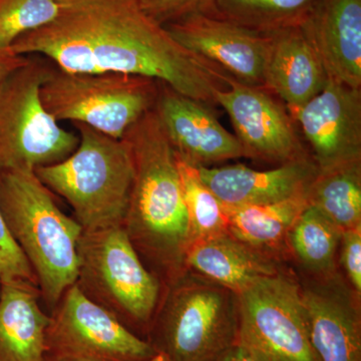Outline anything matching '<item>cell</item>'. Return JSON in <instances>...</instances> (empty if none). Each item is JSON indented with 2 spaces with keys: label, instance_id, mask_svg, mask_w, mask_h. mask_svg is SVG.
<instances>
[{
  "label": "cell",
  "instance_id": "6da1fadb",
  "mask_svg": "<svg viewBox=\"0 0 361 361\" xmlns=\"http://www.w3.org/2000/svg\"><path fill=\"white\" fill-rule=\"evenodd\" d=\"M58 16L11 45L68 73H118L153 78L176 92L216 104L224 75L195 58L137 0H58Z\"/></svg>",
  "mask_w": 361,
  "mask_h": 361
},
{
  "label": "cell",
  "instance_id": "7a4b0ae2",
  "mask_svg": "<svg viewBox=\"0 0 361 361\" xmlns=\"http://www.w3.org/2000/svg\"><path fill=\"white\" fill-rule=\"evenodd\" d=\"M127 142L134 180L123 228L163 287L188 270L191 245L177 157L155 109L130 126Z\"/></svg>",
  "mask_w": 361,
  "mask_h": 361
},
{
  "label": "cell",
  "instance_id": "3957f363",
  "mask_svg": "<svg viewBox=\"0 0 361 361\" xmlns=\"http://www.w3.org/2000/svg\"><path fill=\"white\" fill-rule=\"evenodd\" d=\"M0 211L49 313L77 281L82 226L59 209L35 171L26 169L0 171Z\"/></svg>",
  "mask_w": 361,
  "mask_h": 361
},
{
  "label": "cell",
  "instance_id": "277c9868",
  "mask_svg": "<svg viewBox=\"0 0 361 361\" xmlns=\"http://www.w3.org/2000/svg\"><path fill=\"white\" fill-rule=\"evenodd\" d=\"M238 331L237 293L186 270L163 287L147 341L165 361H219Z\"/></svg>",
  "mask_w": 361,
  "mask_h": 361
},
{
  "label": "cell",
  "instance_id": "5b68a950",
  "mask_svg": "<svg viewBox=\"0 0 361 361\" xmlns=\"http://www.w3.org/2000/svg\"><path fill=\"white\" fill-rule=\"evenodd\" d=\"M77 149L65 160L35 170L51 193L65 199L82 231L123 226L134 164L127 142L80 123Z\"/></svg>",
  "mask_w": 361,
  "mask_h": 361
},
{
  "label": "cell",
  "instance_id": "8992f818",
  "mask_svg": "<svg viewBox=\"0 0 361 361\" xmlns=\"http://www.w3.org/2000/svg\"><path fill=\"white\" fill-rule=\"evenodd\" d=\"M75 284L85 297L146 339L163 292L123 226L82 231Z\"/></svg>",
  "mask_w": 361,
  "mask_h": 361
},
{
  "label": "cell",
  "instance_id": "52a82bcc",
  "mask_svg": "<svg viewBox=\"0 0 361 361\" xmlns=\"http://www.w3.org/2000/svg\"><path fill=\"white\" fill-rule=\"evenodd\" d=\"M54 65L39 56L0 82V171L33 170L65 160L80 137L49 115L40 89Z\"/></svg>",
  "mask_w": 361,
  "mask_h": 361
},
{
  "label": "cell",
  "instance_id": "ba28073f",
  "mask_svg": "<svg viewBox=\"0 0 361 361\" xmlns=\"http://www.w3.org/2000/svg\"><path fill=\"white\" fill-rule=\"evenodd\" d=\"M160 82L118 73H68L54 66L40 89L45 111L122 139L130 126L155 109Z\"/></svg>",
  "mask_w": 361,
  "mask_h": 361
},
{
  "label": "cell",
  "instance_id": "9c48e42d",
  "mask_svg": "<svg viewBox=\"0 0 361 361\" xmlns=\"http://www.w3.org/2000/svg\"><path fill=\"white\" fill-rule=\"evenodd\" d=\"M237 344L256 361H322L310 339L300 282L282 269L239 292Z\"/></svg>",
  "mask_w": 361,
  "mask_h": 361
},
{
  "label": "cell",
  "instance_id": "30bf717a",
  "mask_svg": "<svg viewBox=\"0 0 361 361\" xmlns=\"http://www.w3.org/2000/svg\"><path fill=\"white\" fill-rule=\"evenodd\" d=\"M45 357L73 361H157L161 355L135 336L77 284L66 289L49 312Z\"/></svg>",
  "mask_w": 361,
  "mask_h": 361
},
{
  "label": "cell",
  "instance_id": "8fae6325",
  "mask_svg": "<svg viewBox=\"0 0 361 361\" xmlns=\"http://www.w3.org/2000/svg\"><path fill=\"white\" fill-rule=\"evenodd\" d=\"M225 82L227 87L215 92L216 104L229 116L246 158L282 165L310 154L286 106L271 92L228 75Z\"/></svg>",
  "mask_w": 361,
  "mask_h": 361
},
{
  "label": "cell",
  "instance_id": "7c38bea8",
  "mask_svg": "<svg viewBox=\"0 0 361 361\" xmlns=\"http://www.w3.org/2000/svg\"><path fill=\"white\" fill-rule=\"evenodd\" d=\"M165 28L178 44L207 66L242 84L264 89L268 33L204 14L189 16Z\"/></svg>",
  "mask_w": 361,
  "mask_h": 361
},
{
  "label": "cell",
  "instance_id": "4fadbf2b",
  "mask_svg": "<svg viewBox=\"0 0 361 361\" xmlns=\"http://www.w3.org/2000/svg\"><path fill=\"white\" fill-rule=\"evenodd\" d=\"M288 111L318 168L361 159V89L329 78L319 94Z\"/></svg>",
  "mask_w": 361,
  "mask_h": 361
},
{
  "label": "cell",
  "instance_id": "5bb4252c",
  "mask_svg": "<svg viewBox=\"0 0 361 361\" xmlns=\"http://www.w3.org/2000/svg\"><path fill=\"white\" fill-rule=\"evenodd\" d=\"M310 339L322 361H361L360 297L339 271L301 283Z\"/></svg>",
  "mask_w": 361,
  "mask_h": 361
},
{
  "label": "cell",
  "instance_id": "9a60e30c",
  "mask_svg": "<svg viewBox=\"0 0 361 361\" xmlns=\"http://www.w3.org/2000/svg\"><path fill=\"white\" fill-rule=\"evenodd\" d=\"M210 108L160 82L155 111L177 157L197 167L246 158L236 135Z\"/></svg>",
  "mask_w": 361,
  "mask_h": 361
},
{
  "label": "cell",
  "instance_id": "2e32d148",
  "mask_svg": "<svg viewBox=\"0 0 361 361\" xmlns=\"http://www.w3.org/2000/svg\"><path fill=\"white\" fill-rule=\"evenodd\" d=\"M201 179L223 206L266 205L306 197L319 168L310 154L267 171L244 165L198 167Z\"/></svg>",
  "mask_w": 361,
  "mask_h": 361
},
{
  "label": "cell",
  "instance_id": "e0dca14e",
  "mask_svg": "<svg viewBox=\"0 0 361 361\" xmlns=\"http://www.w3.org/2000/svg\"><path fill=\"white\" fill-rule=\"evenodd\" d=\"M302 28L329 80L361 89V0H318Z\"/></svg>",
  "mask_w": 361,
  "mask_h": 361
},
{
  "label": "cell",
  "instance_id": "ac0fdd59",
  "mask_svg": "<svg viewBox=\"0 0 361 361\" xmlns=\"http://www.w3.org/2000/svg\"><path fill=\"white\" fill-rule=\"evenodd\" d=\"M264 71V89L281 99L287 110L303 106L319 94L329 77L302 27L272 33Z\"/></svg>",
  "mask_w": 361,
  "mask_h": 361
},
{
  "label": "cell",
  "instance_id": "d6986e66",
  "mask_svg": "<svg viewBox=\"0 0 361 361\" xmlns=\"http://www.w3.org/2000/svg\"><path fill=\"white\" fill-rule=\"evenodd\" d=\"M186 268L238 294L259 278L283 269L282 262L235 238L229 231L190 245Z\"/></svg>",
  "mask_w": 361,
  "mask_h": 361
},
{
  "label": "cell",
  "instance_id": "ffe728a7",
  "mask_svg": "<svg viewBox=\"0 0 361 361\" xmlns=\"http://www.w3.org/2000/svg\"><path fill=\"white\" fill-rule=\"evenodd\" d=\"M39 301L35 285L0 284V361H44L49 314Z\"/></svg>",
  "mask_w": 361,
  "mask_h": 361
},
{
  "label": "cell",
  "instance_id": "44dd1931",
  "mask_svg": "<svg viewBox=\"0 0 361 361\" xmlns=\"http://www.w3.org/2000/svg\"><path fill=\"white\" fill-rule=\"evenodd\" d=\"M306 197L266 205L223 206L228 231L235 238L269 257L283 262L289 252L288 233L304 209Z\"/></svg>",
  "mask_w": 361,
  "mask_h": 361
},
{
  "label": "cell",
  "instance_id": "7402d4cb",
  "mask_svg": "<svg viewBox=\"0 0 361 361\" xmlns=\"http://www.w3.org/2000/svg\"><path fill=\"white\" fill-rule=\"evenodd\" d=\"M306 199L342 231L361 227V159L319 169Z\"/></svg>",
  "mask_w": 361,
  "mask_h": 361
},
{
  "label": "cell",
  "instance_id": "603a6c76",
  "mask_svg": "<svg viewBox=\"0 0 361 361\" xmlns=\"http://www.w3.org/2000/svg\"><path fill=\"white\" fill-rule=\"evenodd\" d=\"M342 230L314 207L308 205L288 233L289 252L310 276L337 272Z\"/></svg>",
  "mask_w": 361,
  "mask_h": 361
},
{
  "label": "cell",
  "instance_id": "cb8c5ba5",
  "mask_svg": "<svg viewBox=\"0 0 361 361\" xmlns=\"http://www.w3.org/2000/svg\"><path fill=\"white\" fill-rule=\"evenodd\" d=\"M318 0H216L217 18L260 33L302 27Z\"/></svg>",
  "mask_w": 361,
  "mask_h": 361
},
{
  "label": "cell",
  "instance_id": "d4e9b609",
  "mask_svg": "<svg viewBox=\"0 0 361 361\" xmlns=\"http://www.w3.org/2000/svg\"><path fill=\"white\" fill-rule=\"evenodd\" d=\"M177 163L189 218L191 244L227 232L228 221L224 207L201 179L198 167L179 157H177Z\"/></svg>",
  "mask_w": 361,
  "mask_h": 361
},
{
  "label": "cell",
  "instance_id": "484cf974",
  "mask_svg": "<svg viewBox=\"0 0 361 361\" xmlns=\"http://www.w3.org/2000/svg\"><path fill=\"white\" fill-rule=\"evenodd\" d=\"M58 0H0V49L58 16Z\"/></svg>",
  "mask_w": 361,
  "mask_h": 361
},
{
  "label": "cell",
  "instance_id": "4316f807",
  "mask_svg": "<svg viewBox=\"0 0 361 361\" xmlns=\"http://www.w3.org/2000/svg\"><path fill=\"white\" fill-rule=\"evenodd\" d=\"M147 16L164 27L196 16H217L216 0H137Z\"/></svg>",
  "mask_w": 361,
  "mask_h": 361
},
{
  "label": "cell",
  "instance_id": "83f0119b",
  "mask_svg": "<svg viewBox=\"0 0 361 361\" xmlns=\"http://www.w3.org/2000/svg\"><path fill=\"white\" fill-rule=\"evenodd\" d=\"M30 283L37 285V277L7 229L6 221L0 211V284Z\"/></svg>",
  "mask_w": 361,
  "mask_h": 361
},
{
  "label": "cell",
  "instance_id": "f1b7e54d",
  "mask_svg": "<svg viewBox=\"0 0 361 361\" xmlns=\"http://www.w3.org/2000/svg\"><path fill=\"white\" fill-rule=\"evenodd\" d=\"M339 262L345 273L346 281L361 296V227L342 231Z\"/></svg>",
  "mask_w": 361,
  "mask_h": 361
},
{
  "label": "cell",
  "instance_id": "f546056e",
  "mask_svg": "<svg viewBox=\"0 0 361 361\" xmlns=\"http://www.w3.org/2000/svg\"><path fill=\"white\" fill-rule=\"evenodd\" d=\"M30 56L14 54L11 49H0V82L16 68L27 63Z\"/></svg>",
  "mask_w": 361,
  "mask_h": 361
},
{
  "label": "cell",
  "instance_id": "4dcf8cb0",
  "mask_svg": "<svg viewBox=\"0 0 361 361\" xmlns=\"http://www.w3.org/2000/svg\"><path fill=\"white\" fill-rule=\"evenodd\" d=\"M219 361H256L251 357L238 344L227 351Z\"/></svg>",
  "mask_w": 361,
  "mask_h": 361
},
{
  "label": "cell",
  "instance_id": "1f68e13d",
  "mask_svg": "<svg viewBox=\"0 0 361 361\" xmlns=\"http://www.w3.org/2000/svg\"><path fill=\"white\" fill-rule=\"evenodd\" d=\"M44 361H73V360H54V358H49V357H45L44 356ZM157 361H165V360H164V357L163 356H161V358H159L158 360Z\"/></svg>",
  "mask_w": 361,
  "mask_h": 361
}]
</instances>
